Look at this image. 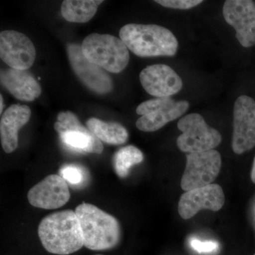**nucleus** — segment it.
I'll return each mask as SVG.
<instances>
[{
    "label": "nucleus",
    "instance_id": "11",
    "mask_svg": "<svg viewBox=\"0 0 255 255\" xmlns=\"http://www.w3.org/2000/svg\"><path fill=\"white\" fill-rule=\"evenodd\" d=\"M0 57L9 68L26 70L36 60V48L31 40L20 32L1 31Z\"/></svg>",
    "mask_w": 255,
    "mask_h": 255
},
{
    "label": "nucleus",
    "instance_id": "16",
    "mask_svg": "<svg viewBox=\"0 0 255 255\" xmlns=\"http://www.w3.org/2000/svg\"><path fill=\"white\" fill-rule=\"evenodd\" d=\"M31 116L29 107L20 105H11L1 115L0 137L5 152L11 153L17 148L18 130L28 123Z\"/></svg>",
    "mask_w": 255,
    "mask_h": 255
},
{
    "label": "nucleus",
    "instance_id": "21",
    "mask_svg": "<svg viewBox=\"0 0 255 255\" xmlns=\"http://www.w3.org/2000/svg\"><path fill=\"white\" fill-rule=\"evenodd\" d=\"M60 176L65 182L73 186L81 185L84 182V174L82 169L74 164H68L62 167L60 170Z\"/></svg>",
    "mask_w": 255,
    "mask_h": 255
},
{
    "label": "nucleus",
    "instance_id": "20",
    "mask_svg": "<svg viewBox=\"0 0 255 255\" xmlns=\"http://www.w3.org/2000/svg\"><path fill=\"white\" fill-rule=\"evenodd\" d=\"M143 159V154L137 147L133 145L125 146L114 154V170L119 177L126 178L132 166L141 163Z\"/></svg>",
    "mask_w": 255,
    "mask_h": 255
},
{
    "label": "nucleus",
    "instance_id": "10",
    "mask_svg": "<svg viewBox=\"0 0 255 255\" xmlns=\"http://www.w3.org/2000/svg\"><path fill=\"white\" fill-rule=\"evenodd\" d=\"M226 22L236 30V37L242 46L255 45V2L251 0H227L223 9Z\"/></svg>",
    "mask_w": 255,
    "mask_h": 255
},
{
    "label": "nucleus",
    "instance_id": "18",
    "mask_svg": "<svg viewBox=\"0 0 255 255\" xmlns=\"http://www.w3.org/2000/svg\"><path fill=\"white\" fill-rule=\"evenodd\" d=\"M87 128L97 138L110 145H122L128 139V132L122 124L117 122H103L97 118H91L87 122Z\"/></svg>",
    "mask_w": 255,
    "mask_h": 255
},
{
    "label": "nucleus",
    "instance_id": "23",
    "mask_svg": "<svg viewBox=\"0 0 255 255\" xmlns=\"http://www.w3.org/2000/svg\"><path fill=\"white\" fill-rule=\"evenodd\" d=\"M191 248L199 253H214L219 248V243L215 241H201L192 239L190 242Z\"/></svg>",
    "mask_w": 255,
    "mask_h": 255
},
{
    "label": "nucleus",
    "instance_id": "9",
    "mask_svg": "<svg viewBox=\"0 0 255 255\" xmlns=\"http://www.w3.org/2000/svg\"><path fill=\"white\" fill-rule=\"evenodd\" d=\"M255 146V101L241 95L235 102L233 110L232 147L241 155Z\"/></svg>",
    "mask_w": 255,
    "mask_h": 255
},
{
    "label": "nucleus",
    "instance_id": "8",
    "mask_svg": "<svg viewBox=\"0 0 255 255\" xmlns=\"http://www.w3.org/2000/svg\"><path fill=\"white\" fill-rule=\"evenodd\" d=\"M54 128L61 142L70 150L95 154L103 152L102 141L88 128L82 125L76 115L72 112H60Z\"/></svg>",
    "mask_w": 255,
    "mask_h": 255
},
{
    "label": "nucleus",
    "instance_id": "17",
    "mask_svg": "<svg viewBox=\"0 0 255 255\" xmlns=\"http://www.w3.org/2000/svg\"><path fill=\"white\" fill-rule=\"evenodd\" d=\"M1 83L15 98L31 102L41 94L38 82L26 70L9 68L1 71Z\"/></svg>",
    "mask_w": 255,
    "mask_h": 255
},
{
    "label": "nucleus",
    "instance_id": "27",
    "mask_svg": "<svg viewBox=\"0 0 255 255\" xmlns=\"http://www.w3.org/2000/svg\"><path fill=\"white\" fill-rule=\"evenodd\" d=\"M254 255H255V254Z\"/></svg>",
    "mask_w": 255,
    "mask_h": 255
},
{
    "label": "nucleus",
    "instance_id": "1",
    "mask_svg": "<svg viewBox=\"0 0 255 255\" xmlns=\"http://www.w3.org/2000/svg\"><path fill=\"white\" fill-rule=\"evenodd\" d=\"M38 234L42 246L51 254H73L84 246L80 221L72 210L53 213L42 219Z\"/></svg>",
    "mask_w": 255,
    "mask_h": 255
},
{
    "label": "nucleus",
    "instance_id": "24",
    "mask_svg": "<svg viewBox=\"0 0 255 255\" xmlns=\"http://www.w3.org/2000/svg\"><path fill=\"white\" fill-rule=\"evenodd\" d=\"M251 179L253 182L255 184V157L254 161H253V167H252Z\"/></svg>",
    "mask_w": 255,
    "mask_h": 255
},
{
    "label": "nucleus",
    "instance_id": "12",
    "mask_svg": "<svg viewBox=\"0 0 255 255\" xmlns=\"http://www.w3.org/2000/svg\"><path fill=\"white\" fill-rule=\"evenodd\" d=\"M67 52L74 72L84 85L98 94L112 91V79L103 68L87 59L82 53L81 46L69 43L67 45Z\"/></svg>",
    "mask_w": 255,
    "mask_h": 255
},
{
    "label": "nucleus",
    "instance_id": "6",
    "mask_svg": "<svg viewBox=\"0 0 255 255\" xmlns=\"http://www.w3.org/2000/svg\"><path fill=\"white\" fill-rule=\"evenodd\" d=\"M189 107L187 101H175L171 97L145 101L137 107L136 113L141 117L135 125L142 131H156L182 117Z\"/></svg>",
    "mask_w": 255,
    "mask_h": 255
},
{
    "label": "nucleus",
    "instance_id": "5",
    "mask_svg": "<svg viewBox=\"0 0 255 255\" xmlns=\"http://www.w3.org/2000/svg\"><path fill=\"white\" fill-rule=\"evenodd\" d=\"M177 127L182 132L177 140L178 148L188 154L214 150L222 140L221 133L209 127L199 114L182 117Z\"/></svg>",
    "mask_w": 255,
    "mask_h": 255
},
{
    "label": "nucleus",
    "instance_id": "19",
    "mask_svg": "<svg viewBox=\"0 0 255 255\" xmlns=\"http://www.w3.org/2000/svg\"><path fill=\"white\" fill-rule=\"evenodd\" d=\"M104 1L65 0L61 5V14L70 22L85 23L91 20L97 8Z\"/></svg>",
    "mask_w": 255,
    "mask_h": 255
},
{
    "label": "nucleus",
    "instance_id": "25",
    "mask_svg": "<svg viewBox=\"0 0 255 255\" xmlns=\"http://www.w3.org/2000/svg\"><path fill=\"white\" fill-rule=\"evenodd\" d=\"M3 107H4V105H3V97L2 96L0 95V113H2Z\"/></svg>",
    "mask_w": 255,
    "mask_h": 255
},
{
    "label": "nucleus",
    "instance_id": "2",
    "mask_svg": "<svg viewBox=\"0 0 255 255\" xmlns=\"http://www.w3.org/2000/svg\"><path fill=\"white\" fill-rule=\"evenodd\" d=\"M119 36L128 50L141 58L174 56L179 47L172 32L158 25L129 23L121 28Z\"/></svg>",
    "mask_w": 255,
    "mask_h": 255
},
{
    "label": "nucleus",
    "instance_id": "4",
    "mask_svg": "<svg viewBox=\"0 0 255 255\" xmlns=\"http://www.w3.org/2000/svg\"><path fill=\"white\" fill-rule=\"evenodd\" d=\"M81 47L87 60L110 73H121L128 64V48L121 38L112 35L92 33Z\"/></svg>",
    "mask_w": 255,
    "mask_h": 255
},
{
    "label": "nucleus",
    "instance_id": "26",
    "mask_svg": "<svg viewBox=\"0 0 255 255\" xmlns=\"http://www.w3.org/2000/svg\"></svg>",
    "mask_w": 255,
    "mask_h": 255
},
{
    "label": "nucleus",
    "instance_id": "15",
    "mask_svg": "<svg viewBox=\"0 0 255 255\" xmlns=\"http://www.w3.org/2000/svg\"><path fill=\"white\" fill-rule=\"evenodd\" d=\"M140 81L144 90L156 98L170 97L180 92L183 87L179 75L164 64L146 67L140 74Z\"/></svg>",
    "mask_w": 255,
    "mask_h": 255
},
{
    "label": "nucleus",
    "instance_id": "22",
    "mask_svg": "<svg viewBox=\"0 0 255 255\" xmlns=\"http://www.w3.org/2000/svg\"><path fill=\"white\" fill-rule=\"evenodd\" d=\"M157 4L164 7L175 9H190L201 4V0H156Z\"/></svg>",
    "mask_w": 255,
    "mask_h": 255
},
{
    "label": "nucleus",
    "instance_id": "13",
    "mask_svg": "<svg viewBox=\"0 0 255 255\" xmlns=\"http://www.w3.org/2000/svg\"><path fill=\"white\" fill-rule=\"evenodd\" d=\"M225 204L222 187L217 184L184 191L178 204L179 216L183 219L194 217L201 210L219 211Z\"/></svg>",
    "mask_w": 255,
    "mask_h": 255
},
{
    "label": "nucleus",
    "instance_id": "7",
    "mask_svg": "<svg viewBox=\"0 0 255 255\" xmlns=\"http://www.w3.org/2000/svg\"><path fill=\"white\" fill-rule=\"evenodd\" d=\"M186 159L181 180V187L184 191L210 185L219 176L222 160L217 150L187 154Z\"/></svg>",
    "mask_w": 255,
    "mask_h": 255
},
{
    "label": "nucleus",
    "instance_id": "3",
    "mask_svg": "<svg viewBox=\"0 0 255 255\" xmlns=\"http://www.w3.org/2000/svg\"><path fill=\"white\" fill-rule=\"evenodd\" d=\"M75 213L80 221L85 248L102 251L118 246L122 230L118 220L113 216L86 203L77 206Z\"/></svg>",
    "mask_w": 255,
    "mask_h": 255
},
{
    "label": "nucleus",
    "instance_id": "14",
    "mask_svg": "<svg viewBox=\"0 0 255 255\" xmlns=\"http://www.w3.org/2000/svg\"><path fill=\"white\" fill-rule=\"evenodd\" d=\"M27 197L28 202L34 207L56 209L68 202L70 193L63 177L58 174H50L32 187Z\"/></svg>",
    "mask_w": 255,
    "mask_h": 255
}]
</instances>
